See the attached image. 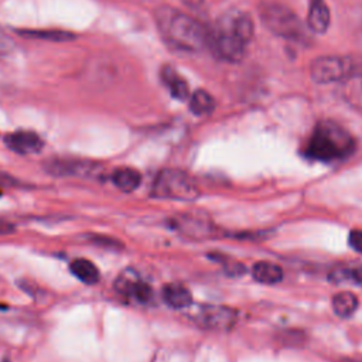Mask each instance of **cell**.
Wrapping results in <instances>:
<instances>
[{"mask_svg": "<svg viewBox=\"0 0 362 362\" xmlns=\"http://www.w3.org/2000/svg\"><path fill=\"white\" fill-rule=\"evenodd\" d=\"M331 21V14L327 3L324 0H310L308 17L307 23L308 27L314 33H325Z\"/></svg>", "mask_w": 362, "mask_h": 362, "instance_id": "obj_13", "label": "cell"}, {"mask_svg": "<svg viewBox=\"0 0 362 362\" xmlns=\"http://www.w3.org/2000/svg\"><path fill=\"white\" fill-rule=\"evenodd\" d=\"M253 279L263 284H274L283 279V270L279 264L272 262H257L252 267Z\"/></svg>", "mask_w": 362, "mask_h": 362, "instance_id": "obj_15", "label": "cell"}, {"mask_svg": "<svg viewBox=\"0 0 362 362\" xmlns=\"http://www.w3.org/2000/svg\"><path fill=\"white\" fill-rule=\"evenodd\" d=\"M112 181L120 191L132 192L140 185L141 174L132 167H120L113 171Z\"/></svg>", "mask_w": 362, "mask_h": 362, "instance_id": "obj_14", "label": "cell"}, {"mask_svg": "<svg viewBox=\"0 0 362 362\" xmlns=\"http://www.w3.org/2000/svg\"><path fill=\"white\" fill-rule=\"evenodd\" d=\"M115 288L126 296L133 298L137 303L146 304L151 300L153 297V290L150 287V284H147L144 280H141V277L132 269L124 270L123 273L119 274V277L116 279L115 283Z\"/></svg>", "mask_w": 362, "mask_h": 362, "instance_id": "obj_9", "label": "cell"}, {"mask_svg": "<svg viewBox=\"0 0 362 362\" xmlns=\"http://www.w3.org/2000/svg\"><path fill=\"white\" fill-rule=\"evenodd\" d=\"M355 140L351 133L332 120H321L313 130L304 154L315 161L334 163L351 156Z\"/></svg>", "mask_w": 362, "mask_h": 362, "instance_id": "obj_3", "label": "cell"}, {"mask_svg": "<svg viewBox=\"0 0 362 362\" xmlns=\"http://www.w3.org/2000/svg\"><path fill=\"white\" fill-rule=\"evenodd\" d=\"M4 144L17 154H35L44 147L42 139L30 130H17L4 136Z\"/></svg>", "mask_w": 362, "mask_h": 362, "instance_id": "obj_10", "label": "cell"}, {"mask_svg": "<svg viewBox=\"0 0 362 362\" xmlns=\"http://www.w3.org/2000/svg\"><path fill=\"white\" fill-rule=\"evenodd\" d=\"M263 24L276 35L293 41H304L305 30L301 20L286 6L279 3H263L260 6Z\"/></svg>", "mask_w": 362, "mask_h": 362, "instance_id": "obj_5", "label": "cell"}, {"mask_svg": "<svg viewBox=\"0 0 362 362\" xmlns=\"http://www.w3.org/2000/svg\"><path fill=\"white\" fill-rule=\"evenodd\" d=\"M346 276H348L346 279H351L352 281H355L356 284H359L362 287V264L355 267V269H352V270H349L346 273Z\"/></svg>", "mask_w": 362, "mask_h": 362, "instance_id": "obj_23", "label": "cell"}, {"mask_svg": "<svg viewBox=\"0 0 362 362\" xmlns=\"http://www.w3.org/2000/svg\"><path fill=\"white\" fill-rule=\"evenodd\" d=\"M14 178L13 177H8L6 174H0V187L1 185H13L14 184Z\"/></svg>", "mask_w": 362, "mask_h": 362, "instance_id": "obj_25", "label": "cell"}, {"mask_svg": "<svg viewBox=\"0 0 362 362\" xmlns=\"http://www.w3.org/2000/svg\"><path fill=\"white\" fill-rule=\"evenodd\" d=\"M359 74H362V68L349 57L324 55L315 58L310 65L311 79L317 83H332Z\"/></svg>", "mask_w": 362, "mask_h": 362, "instance_id": "obj_6", "label": "cell"}, {"mask_svg": "<svg viewBox=\"0 0 362 362\" xmlns=\"http://www.w3.org/2000/svg\"><path fill=\"white\" fill-rule=\"evenodd\" d=\"M161 81L170 90L171 96L178 100H187L189 96V88L187 81L170 65L161 68Z\"/></svg>", "mask_w": 362, "mask_h": 362, "instance_id": "obj_11", "label": "cell"}, {"mask_svg": "<svg viewBox=\"0 0 362 362\" xmlns=\"http://www.w3.org/2000/svg\"><path fill=\"white\" fill-rule=\"evenodd\" d=\"M253 21L245 11L232 10L221 16L209 37L215 52L225 61L238 62L245 57L253 38Z\"/></svg>", "mask_w": 362, "mask_h": 362, "instance_id": "obj_2", "label": "cell"}, {"mask_svg": "<svg viewBox=\"0 0 362 362\" xmlns=\"http://www.w3.org/2000/svg\"><path fill=\"white\" fill-rule=\"evenodd\" d=\"M349 245L354 250L362 253V229H354L349 233Z\"/></svg>", "mask_w": 362, "mask_h": 362, "instance_id": "obj_22", "label": "cell"}, {"mask_svg": "<svg viewBox=\"0 0 362 362\" xmlns=\"http://www.w3.org/2000/svg\"><path fill=\"white\" fill-rule=\"evenodd\" d=\"M20 34L24 37H31V38H40V40H47V41H71L75 38V34L69 31H62V30H20Z\"/></svg>", "mask_w": 362, "mask_h": 362, "instance_id": "obj_20", "label": "cell"}, {"mask_svg": "<svg viewBox=\"0 0 362 362\" xmlns=\"http://www.w3.org/2000/svg\"><path fill=\"white\" fill-rule=\"evenodd\" d=\"M334 313L339 317H349L358 308V298L351 291H341L332 297Z\"/></svg>", "mask_w": 362, "mask_h": 362, "instance_id": "obj_17", "label": "cell"}, {"mask_svg": "<svg viewBox=\"0 0 362 362\" xmlns=\"http://www.w3.org/2000/svg\"><path fill=\"white\" fill-rule=\"evenodd\" d=\"M14 229H16V226H14L13 222H10V221H7V219H4V218L0 216V235L13 233Z\"/></svg>", "mask_w": 362, "mask_h": 362, "instance_id": "obj_24", "label": "cell"}, {"mask_svg": "<svg viewBox=\"0 0 362 362\" xmlns=\"http://www.w3.org/2000/svg\"><path fill=\"white\" fill-rule=\"evenodd\" d=\"M163 298L171 308L175 310H185L192 305L191 291L180 283L165 284L163 287Z\"/></svg>", "mask_w": 362, "mask_h": 362, "instance_id": "obj_12", "label": "cell"}, {"mask_svg": "<svg viewBox=\"0 0 362 362\" xmlns=\"http://www.w3.org/2000/svg\"><path fill=\"white\" fill-rule=\"evenodd\" d=\"M215 107V99L204 89L195 90L189 98V109L194 115H209Z\"/></svg>", "mask_w": 362, "mask_h": 362, "instance_id": "obj_18", "label": "cell"}, {"mask_svg": "<svg viewBox=\"0 0 362 362\" xmlns=\"http://www.w3.org/2000/svg\"><path fill=\"white\" fill-rule=\"evenodd\" d=\"M174 226L178 228L185 235H192L198 238H201L202 235H208V230L211 232L206 222H204L199 218H191V216H182L181 219L174 221Z\"/></svg>", "mask_w": 362, "mask_h": 362, "instance_id": "obj_19", "label": "cell"}, {"mask_svg": "<svg viewBox=\"0 0 362 362\" xmlns=\"http://www.w3.org/2000/svg\"><path fill=\"white\" fill-rule=\"evenodd\" d=\"M44 168L54 177H92L99 170V165L82 158L54 157L44 163Z\"/></svg>", "mask_w": 362, "mask_h": 362, "instance_id": "obj_8", "label": "cell"}, {"mask_svg": "<svg viewBox=\"0 0 362 362\" xmlns=\"http://www.w3.org/2000/svg\"><path fill=\"white\" fill-rule=\"evenodd\" d=\"M88 240L93 245H99L103 247H110V249L122 247V243L119 240L109 236H103V235H88Z\"/></svg>", "mask_w": 362, "mask_h": 362, "instance_id": "obj_21", "label": "cell"}, {"mask_svg": "<svg viewBox=\"0 0 362 362\" xmlns=\"http://www.w3.org/2000/svg\"><path fill=\"white\" fill-rule=\"evenodd\" d=\"M71 273L83 284H96L100 279L99 269L88 259H75L71 266Z\"/></svg>", "mask_w": 362, "mask_h": 362, "instance_id": "obj_16", "label": "cell"}, {"mask_svg": "<svg viewBox=\"0 0 362 362\" xmlns=\"http://www.w3.org/2000/svg\"><path fill=\"white\" fill-rule=\"evenodd\" d=\"M191 320L206 329L228 331L230 329L238 318L235 310L223 305L214 304H198L194 305L189 313Z\"/></svg>", "mask_w": 362, "mask_h": 362, "instance_id": "obj_7", "label": "cell"}, {"mask_svg": "<svg viewBox=\"0 0 362 362\" xmlns=\"http://www.w3.org/2000/svg\"><path fill=\"white\" fill-rule=\"evenodd\" d=\"M154 18L164 41L182 51L197 52L209 42V34L194 17L168 6L154 11Z\"/></svg>", "mask_w": 362, "mask_h": 362, "instance_id": "obj_1", "label": "cell"}, {"mask_svg": "<svg viewBox=\"0 0 362 362\" xmlns=\"http://www.w3.org/2000/svg\"><path fill=\"white\" fill-rule=\"evenodd\" d=\"M151 195L161 199L194 201L199 195V189L187 173L175 168H165L157 174L153 182Z\"/></svg>", "mask_w": 362, "mask_h": 362, "instance_id": "obj_4", "label": "cell"}]
</instances>
